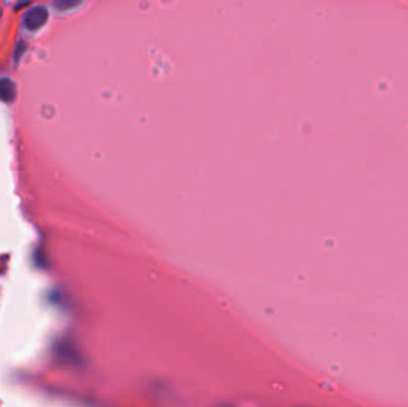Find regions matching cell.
<instances>
[{
    "instance_id": "obj_1",
    "label": "cell",
    "mask_w": 408,
    "mask_h": 407,
    "mask_svg": "<svg viewBox=\"0 0 408 407\" xmlns=\"http://www.w3.org/2000/svg\"><path fill=\"white\" fill-rule=\"evenodd\" d=\"M48 15H49L48 10L44 6H37V8L31 9L25 16V27L29 30H37L47 23Z\"/></svg>"
},
{
    "instance_id": "obj_2",
    "label": "cell",
    "mask_w": 408,
    "mask_h": 407,
    "mask_svg": "<svg viewBox=\"0 0 408 407\" xmlns=\"http://www.w3.org/2000/svg\"><path fill=\"white\" fill-rule=\"evenodd\" d=\"M16 85L8 78L0 79V101L12 102L16 98Z\"/></svg>"
}]
</instances>
